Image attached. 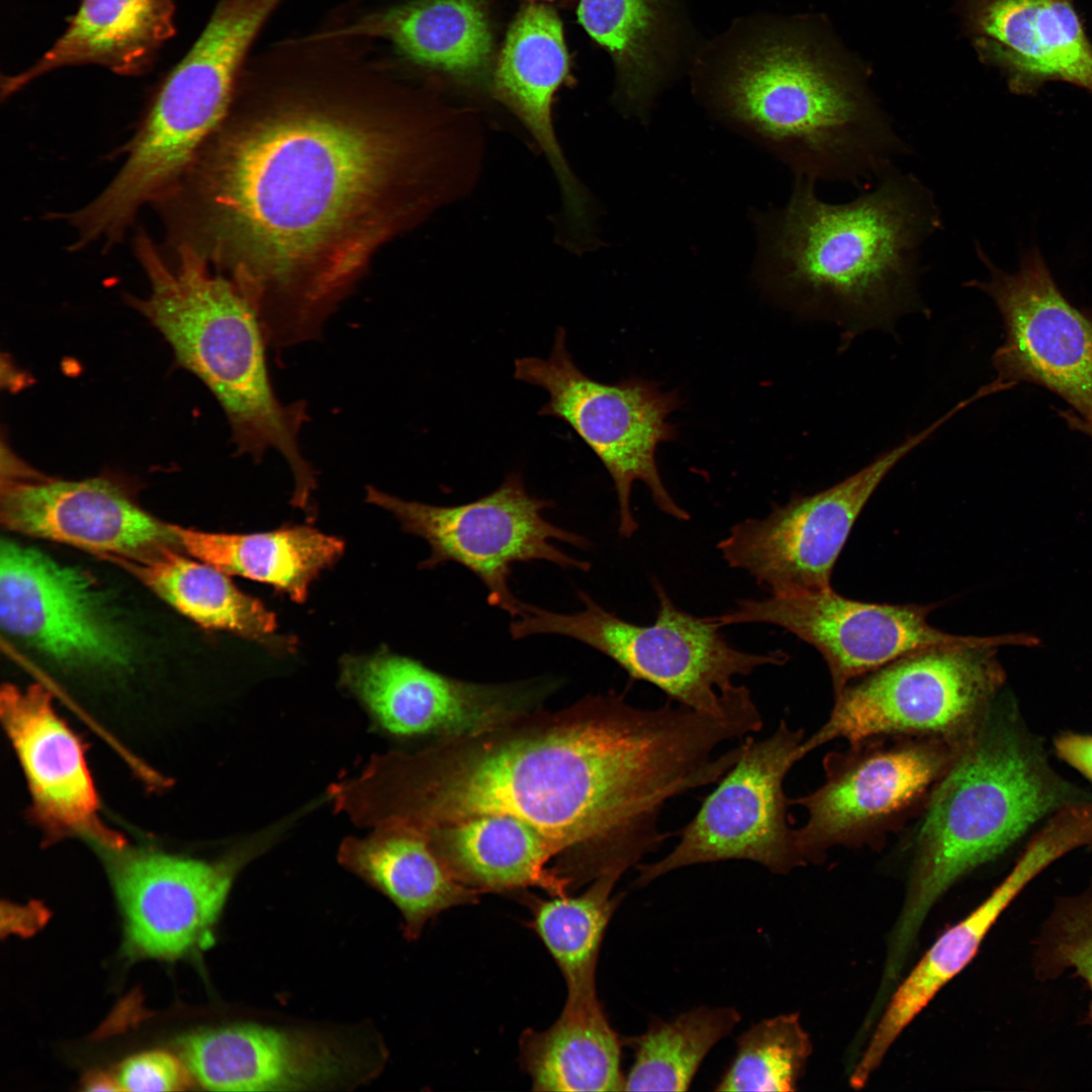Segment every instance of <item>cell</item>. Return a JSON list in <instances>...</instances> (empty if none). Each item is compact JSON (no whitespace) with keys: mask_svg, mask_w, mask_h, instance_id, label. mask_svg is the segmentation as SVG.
<instances>
[{"mask_svg":"<svg viewBox=\"0 0 1092 1092\" xmlns=\"http://www.w3.org/2000/svg\"><path fill=\"white\" fill-rule=\"evenodd\" d=\"M715 750L704 715L611 693L379 756L367 796L376 820L417 831L480 815L518 818L560 853L574 849L577 878L594 881L622 876L665 842L664 805L715 782Z\"/></svg>","mask_w":1092,"mask_h":1092,"instance_id":"cell-1","label":"cell"},{"mask_svg":"<svg viewBox=\"0 0 1092 1092\" xmlns=\"http://www.w3.org/2000/svg\"><path fill=\"white\" fill-rule=\"evenodd\" d=\"M342 97L287 96L221 139L187 172L191 188L178 187L195 193V229L271 348L320 337L394 226L412 173L405 126Z\"/></svg>","mask_w":1092,"mask_h":1092,"instance_id":"cell-2","label":"cell"},{"mask_svg":"<svg viewBox=\"0 0 1092 1092\" xmlns=\"http://www.w3.org/2000/svg\"><path fill=\"white\" fill-rule=\"evenodd\" d=\"M787 202L753 211L755 274L780 302L853 337L923 310V250L943 226L922 179L898 166L844 202L794 177Z\"/></svg>","mask_w":1092,"mask_h":1092,"instance_id":"cell-3","label":"cell"},{"mask_svg":"<svg viewBox=\"0 0 1092 1092\" xmlns=\"http://www.w3.org/2000/svg\"><path fill=\"white\" fill-rule=\"evenodd\" d=\"M809 22L757 28L702 69L695 90L723 123L794 173L872 184L910 147L869 86V72Z\"/></svg>","mask_w":1092,"mask_h":1092,"instance_id":"cell-4","label":"cell"},{"mask_svg":"<svg viewBox=\"0 0 1092 1092\" xmlns=\"http://www.w3.org/2000/svg\"><path fill=\"white\" fill-rule=\"evenodd\" d=\"M150 283L135 306L170 344L179 363L195 374L223 410L236 453L259 462L270 450L293 476L291 503L307 507L316 475L304 458L299 434L304 401L282 402L267 363L269 347L259 317L232 280L210 274L205 260L185 243L167 261L146 235L135 242Z\"/></svg>","mask_w":1092,"mask_h":1092,"instance_id":"cell-5","label":"cell"},{"mask_svg":"<svg viewBox=\"0 0 1092 1092\" xmlns=\"http://www.w3.org/2000/svg\"><path fill=\"white\" fill-rule=\"evenodd\" d=\"M994 712L957 742L924 804L906 896L890 935V974L902 972L928 913L950 887L1041 817L1073 804L1035 747Z\"/></svg>","mask_w":1092,"mask_h":1092,"instance_id":"cell-6","label":"cell"},{"mask_svg":"<svg viewBox=\"0 0 1092 1092\" xmlns=\"http://www.w3.org/2000/svg\"><path fill=\"white\" fill-rule=\"evenodd\" d=\"M286 0H219L203 30L164 80L105 187L118 212L161 201L181 182L224 117L249 53Z\"/></svg>","mask_w":1092,"mask_h":1092,"instance_id":"cell-7","label":"cell"},{"mask_svg":"<svg viewBox=\"0 0 1092 1092\" xmlns=\"http://www.w3.org/2000/svg\"><path fill=\"white\" fill-rule=\"evenodd\" d=\"M652 584L658 610L650 624L626 621L579 590L584 607L571 614L521 602L510 635L574 639L612 659L632 679L653 685L668 700L715 716L727 713L738 699L743 686L735 685L734 677L786 663L787 654L780 650L751 653L734 647L713 616L697 617L677 608L660 581Z\"/></svg>","mask_w":1092,"mask_h":1092,"instance_id":"cell-8","label":"cell"},{"mask_svg":"<svg viewBox=\"0 0 1092 1092\" xmlns=\"http://www.w3.org/2000/svg\"><path fill=\"white\" fill-rule=\"evenodd\" d=\"M1028 633L918 650L850 681L835 695L829 718L800 747L802 758L835 739L850 744L879 736L936 737L957 743L993 708L1005 673L997 650L1033 647Z\"/></svg>","mask_w":1092,"mask_h":1092,"instance_id":"cell-9","label":"cell"},{"mask_svg":"<svg viewBox=\"0 0 1092 1092\" xmlns=\"http://www.w3.org/2000/svg\"><path fill=\"white\" fill-rule=\"evenodd\" d=\"M566 338L558 327L548 358L515 360V377L549 395L539 415L565 422L601 460L617 493L622 537H632L639 527L631 506L637 481L662 513L688 521L690 514L666 489L656 461L659 444L676 436L667 418L679 406L678 394L639 377L606 384L586 376L572 360Z\"/></svg>","mask_w":1092,"mask_h":1092,"instance_id":"cell-10","label":"cell"},{"mask_svg":"<svg viewBox=\"0 0 1092 1092\" xmlns=\"http://www.w3.org/2000/svg\"><path fill=\"white\" fill-rule=\"evenodd\" d=\"M366 500L391 513L405 533L427 542L430 554L420 563L421 569L447 562L463 566L483 583L488 604L512 618L521 605L510 586L516 563L541 560L562 568H590L588 562L564 553L552 541L583 549L590 542L547 521L543 512L553 502L531 495L518 472L509 474L490 493L457 506L406 500L374 486L366 487Z\"/></svg>","mask_w":1092,"mask_h":1092,"instance_id":"cell-11","label":"cell"},{"mask_svg":"<svg viewBox=\"0 0 1092 1092\" xmlns=\"http://www.w3.org/2000/svg\"><path fill=\"white\" fill-rule=\"evenodd\" d=\"M804 739L802 729L784 720L764 739L747 736L743 753L677 832L673 849L636 867L635 887L682 868L725 860L753 861L779 875L805 866L784 789L787 774L802 759Z\"/></svg>","mask_w":1092,"mask_h":1092,"instance_id":"cell-12","label":"cell"},{"mask_svg":"<svg viewBox=\"0 0 1092 1092\" xmlns=\"http://www.w3.org/2000/svg\"><path fill=\"white\" fill-rule=\"evenodd\" d=\"M951 407L925 429L875 458L838 483L795 494L764 518L745 519L719 541L726 563L745 571L771 596L831 588L835 562L854 522L887 474L957 415Z\"/></svg>","mask_w":1092,"mask_h":1092,"instance_id":"cell-13","label":"cell"},{"mask_svg":"<svg viewBox=\"0 0 1092 1092\" xmlns=\"http://www.w3.org/2000/svg\"><path fill=\"white\" fill-rule=\"evenodd\" d=\"M956 743L936 737L901 738L892 744L868 739L826 757L825 782L790 800L807 811L795 829L805 864L834 845L864 843L926 802L946 769Z\"/></svg>","mask_w":1092,"mask_h":1092,"instance_id":"cell-14","label":"cell"},{"mask_svg":"<svg viewBox=\"0 0 1092 1092\" xmlns=\"http://www.w3.org/2000/svg\"><path fill=\"white\" fill-rule=\"evenodd\" d=\"M975 250L989 277L965 286L994 301L1005 329V342L993 356L996 380L1041 385L1092 425L1091 316L1064 296L1037 250L1012 273L997 267L979 243Z\"/></svg>","mask_w":1092,"mask_h":1092,"instance_id":"cell-15","label":"cell"},{"mask_svg":"<svg viewBox=\"0 0 1092 1092\" xmlns=\"http://www.w3.org/2000/svg\"><path fill=\"white\" fill-rule=\"evenodd\" d=\"M933 609L929 605L854 601L831 587L802 595L743 599L730 611L713 618L722 628L761 623L797 636L822 655L836 695L855 678L909 653L988 639L934 628L927 621Z\"/></svg>","mask_w":1092,"mask_h":1092,"instance_id":"cell-16","label":"cell"},{"mask_svg":"<svg viewBox=\"0 0 1092 1092\" xmlns=\"http://www.w3.org/2000/svg\"><path fill=\"white\" fill-rule=\"evenodd\" d=\"M341 685L388 732L398 736L462 738L532 711L555 687L550 679L480 684L454 678L383 647L347 655Z\"/></svg>","mask_w":1092,"mask_h":1092,"instance_id":"cell-17","label":"cell"},{"mask_svg":"<svg viewBox=\"0 0 1092 1092\" xmlns=\"http://www.w3.org/2000/svg\"><path fill=\"white\" fill-rule=\"evenodd\" d=\"M0 622L8 634L67 665L114 666L130 655L119 616L88 572L6 540Z\"/></svg>","mask_w":1092,"mask_h":1092,"instance_id":"cell-18","label":"cell"},{"mask_svg":"<svg viewBox=\"0 0 1092 1092\" xmlns=\"http://www.w3.org/2000/svg\"><path fill=\"white\" fill-rule=\"evenodd\" d=\"M1 523L25 535L70 544L104 558L141 557L180 548L172 525L144 511L104 478L46 477L8 459L2 475Z\"/></svg>","mask_w":1092,"mask_h":1092,"instance_id":"cell-19","label":"cell"},{"mask_svg":"<svg viewBox=\"0 0 1092 1092\" xmlns=\"http://www.w3.org/2000/svg\"><path fill=\"white\" fill-rule=\"evenodd\" d=\"M244 858L209 862L157 852L114 854L111 872L130 948L173 959L207 946Z\"/></svg>","mask_w":1092,"mask_h":1092,"instance_id":"cell-20","label":"cell"},{"mask_svg":"<svg viewBox=\"0 0 1092 1092\" xmlns=\"http://www.w3.org/2000/svg\"><path fill=\"white\" fill-rule=\"evenodd\" d=\"M979 58L1011 92L1067 82L1092 92V43L1072 0H954Z\"/></svg>","mask_w":1092,"mask_h":1092,"instance_id":"cell-21","label":"cell"},{"mask_svg":"<svg viewBox=\"0 0 1092 1092\" xmlns=\"http://www.w3.org/2000/svg\"><path fill=\"white\" fill-rule=\"evenodd\" d=\"M0 711L40 825L54 836L79 833L109 849L122 848V837L99 819L82 744L55 712L50 693L39 685L24 691L6 685Z\"/></svg>","mask_w":1092,"mask_h":1092,"instance_id":"cell-22","label":"cell"},{"mask_svg":"<svg viewBox=\"0 0 1092 1092\" xmlns=\"http://www.w3.org/2000/svg\"><path fill=\"white\" fill-rule=\"evenodd\" d=\"M188 1071L213 1091L295 1090L338 1077L342 1060L315 1035L254 1024L206 1029L179 1039Z\"/></svg>","mask_w":1092,"mask_h":1092,"instance_id":"cell-23","label":"cell"},{"mask_svg":"<svg viewBox=\"0 0 1092 1092\" xmlns=\"http://www.w3.org/2000/svg\"><path fill=\"white\" fill-rule=\"evenodd\" d=\"M1055 849L1034 840L1006 878L957 924L944 931L893 991L881 1018L849 1077L862 1088L910 1022L976 957L986 935L1009 904L1044 868Z\"/></svg>","mask_w":1092,"mask_h":1092,"instance_id":"cell-24","label":"cell"},{"mask_svg":"<svg viewBox=\"0 0 1092 1092\" xmlns=\"http://www.w3.org/2000/svg\"><path fill=\"white\" fill-rule=\"evenodd\" d=\"M568 72L563 29L556 12L540 3L525 6L508 31L491 89L546 155L558 178L567 214L574 222L583 223L586 196L563 157L552 120L553 98Z\"/></svg>","mask_w":1092,"mask_h":1092,"instance_id":"cell-25","label":"cell"},{"mask_svg":"<svg viewBox=\"0 0 1092 1092\" xmlns=\"http://www.w3.org/2000/svg\"><path fill=\"white\" fill-rule=\"evenodd\" d=\"M173 0H82L55 43L26 70L3 77L2 98L54 70L98 65L125 76L144 73L175 33Z\"/></svg>","mask_w":1092,"mask_h":1092,"instance_id":"cell-26","label":"cell"},{"mask_svg":"<svg viewBox=\"0 0 1092 1092\" xmlns=\"http://www.w3.org/2000/svg\"><path fill=\"white\" fill-rule=\"evenodd\" d=\"M322 33L382 40L415 65L460 78L482 73L492 48L480 0H411L367 12Z\"/></svg>","mask_w":1092,"mask_h":1092,"instance_id":"cell-27","label":"cell"},{"mask_svg":"<svg viewBox=\"0 0 1092 1092\" xmlns=\"http://www.w3.org/2000/svg\"><path fill=\"white\" fill-rule=\"evenodd\" d=\"M418 832L451 876L478 893L540 887L566 894L569 882L546 868L560 850L518 818L480 815Z\"/></svg>","mask_w":1092,"mask_h":1092,"instance_id":"cell-28","label":"cell"},{"mask_svg":"<svg viewBox=\"0 0 1092 1092\" xmlns=\"http://www.w3.org/2000/svg\"><path fill=\"white\" fill-rule=\"evenodd\" d=\"M339 860L395 904L407 939L418 938L441 912L478 900V892L446 870L425 835L407 827L379 824L366 837H350Z\"/></svg>","mask_w":1092,"mask_h":1092,"instance_id":"cell-29","label":"cell"},{"mask_svg":"<svg viewBox=\"0 0 1092 1092\" xmlns=\"http://www.w3.org/2000/svg\"><path fill=\"white\" fill-rule=\"evenodd\" d=\"M578 20L611 55L617 97L628 114L647 121L669 77L675 23L665 0H579Z\"/></svg>","mask_w":1092,"mask_h":1092,"instance_id":"cell-30","label":"cell"},{"mask_svg":"<svg viewBox=\"0 0 1092 1092\" xmlns=\"http://www.w3.org/2000/svg\"><path fill=\"white\" fill-rule=\"evenodd\" d=\"M107 559L204 628L231 632L274 651L294 647L289 638L276 636V616L260 600L243 593L226 573L184 556L178 548Z\"/></svg>","mask_w":1092,"mask_h":1092,"instance_id":"cell-31","label":"cell"},{"mask_svg":"<svg viewBox=\"0 0 1092 1092\" xmlns=\"http://www.w3.org/2000/svg\"><path fill=\"white\" fill-rule=\"evenodd\" d=\"M621 1043L597 992L567 996L550 1027L524 1032L521 1060L536 1091H623Z\"/></svg>","mask_w":1092,"mask_h":1092,"instance_id":"cell-32","label":"cell"},{"mask_svg":"<svg viewBox=\"0 0 1092 1092\" xmlns=\"http://www.w3.org/2000/svg\"><path fill=\"white\" fill-rule=\"evenodd\" d=\"M182 550L222 572L272 585L292 601L306 600L313 580L339 561L344 542L309 526L224 534L172 525Z\"/></svg>","mask_w":1092,"mask_h":1092,"instance_id":"cell-33","label":"cell"},{"mask_svg":"<svg viewBox=\"0 0 1092 1092\" xmlns=\"http://www.w3.org/2000/svg\"><path fill=\"white\" fill-rule=\"evenodd\" d=\"M740 1019L734 1007L700 1006L654 1020L630 1039L635 1057L623 1091H687L707 1055Z\"/></svg>","mask_w":1092,"mask_h":1092,"instance_id":"cell-34","label":"cell"},{"mask_svg":"<svg viewBox=\"0 0 1092 1092\" xmlns=\"http://www.w3.org/2000/svg\"><path fill=\"white\" fill-rule=\"evenodd\" d=\"M621 878L605 875L578 896L556 895L532 903V926L554 959L567 995L597 991L596 970L607 926L623 895L613 896Z\"/></svg>","mask_w":1092,"mask_h":1092,"instance_id":"cell-35","label":"cell"},{"mask_svg":"<svg viewBox=\"0 0 1092 1092\" xmlns=\"http://www.w3.org/2000/svg\"><path fill=\"white\" fill-rule=\"evenodd\" d=\"M736 1043L716 1091H795L813 1050L799 1014L793 1012L760 1020Z\"/></svg>","mask_w":1092,"mask_h":1092,"instance_id":"cell-36","label":"cell"},{"mask_svg":"<svg viewBox=\"0 0 1092 1092\" xmlns=\"http://www.w3.org/2000/svg\"><path fill=\"white\" fill-rule=\"evenodd\" d=\"M1033 966L1041 980L1072 971L1085 982L1090 993L1085 1018L1092 1025V887L1054 906L1037 937Z\"/></svg>","mask_w":1092,"mask_h":1092,"instance_id":"cell-37","label":"cell"},{"mask_svg":"<svg viewBox=\"0 0 1092 1092\" xmlns=\"http://www.w3.org/2000/svg\"><path fill=\"white\" fill-rule=\"evenodd\" d=\"M180 1063L165 1052L138 1054L124 1061L116 1080L122 1091H173L185 1084Z\"/></svg>","mask_w":1092,"mask_h":1092,"instance_id":"cell-38","label":"cell"},{"mask_svg":"<svg viewBox=\"0 0 1092 1092\" xmlns=\"http://www.w3.org/2000/svg\"><path fill=\"white\" fill-rule=\"evenodd\" d=\"M1058 755L1092 781V735L1067 732L1055 741Z\"/></svg>","mask_w":1092,"mask_h":1092,"instance_id":"cell-39","label":"cell"},{"mask_svg":"<svg viewBox=\"0 0 1092 1092\" xmlns=\"http://www.w3.org/2000/svg\"><path fill=\"white\" fill-rule=\"evenodd\" d=\"M87 1091H120L121 1088L116 1079L104 1074L96 1073L87 1077L84 1083Z\"/></svg>","mask_w":1092,"mask_h":1092,"instance_id":"cell-40","label":"cell"},{"mask_svg":"<svg viewBox=\"0 0 1092 1092\" xmlns=\"http://www.w3.org/2000/svg\"><path fill=\"white\" fill-rule=\"evenodd\" d=\"M1065 419L1068 421L1071 427L1086 433L1092 438V425L1083 421L1080 417L1072 415L1070 413H1067L1065 415Z\"/></svg>","mask_w":1092,"mask_h":1092,"instance_id":"cell-41","label":"cell"}]
</instances>
